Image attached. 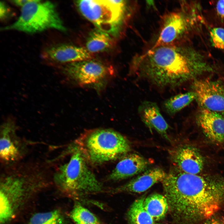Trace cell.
<instances>
[{
  "label": "cell",
  "mask_w": 224,
  "mask_h": 224,
  "mask_svg": "<svg viewBox=\"0 0 224 224\" xmlns=\"http://www.w3.org/2000/svg\"><path fill=\"white\" fill-rule=\"evenodd\" d=\"M162 182L176 224H193L209 219L224 204V177L189 174L175 168Z\"/></svg>",
  "instance_id": "1"
},
{
  "label": "cell",
  "mask_w": 224,
  "mask_h": 224,
  "mask_svg": "<svg viewBox=\"0 0 224 224\" xmlns=\"http://www.w3.org/2000/svg\"><path fill=\"white\" fill-rule=\"evenodd\" d=\"M129 69L130 74L163 89L176 88L212 68L203 53L184 44L152 48L133 57Z\"/></svg>",
  "instance_id": "2"
},
{
  "label": "cell",
  "mask_w": 224,
  "mask_h": 224,
  "mask_svg": "<svg viewBox=\"0 0 224 224\" xmlns=\"http://www.w3.org/2000/svg\"><path fill=\"white\" fill-rule=\"evenodd\" d=\"M77 142L85 159L94 165L123 157L131 150L130 143L124 137L108 129L89 131Z\"/></svg>",
  "instance_id": "3"
},
{
  "label": "cell",
  "mask_w": 224,
  "mask_h": 224,
  "mask_svg": "<svg viewBox=\"0 0 224 224\" xmlns=\"http://www.w3.org/2000/svg\"><path fill=\"white\" fill-rule=\"evenodd\" d=\"M71 149L70 160L61 165L54 175L57 185L63 191L72 194L101 191V184L88 167L86 160L78 147L76 146Z\"/></svg>",
  "instance_id": "4"
},
{
  "label": "cell",
  "mask_w": 224,
  "mask_h": 224,
  "mask_svg": "<svg viewBox=\"0 0 224 224\" xmlns=\"http://www.w3.org/2000/svg\"><path fill=\"white\" fill-rule=\"evenodd\" d=\"M75 3L83 16L97 28L114 36L119 35L128 12L126 1L82 0Z\"/></svg>",
  "instance_id": "5"
},
{
  "label": "cell",
  "mask_w": 224,
  "mask_h": 224,
  "mask_svg": "<svg viewBox=\"0 0 224 224\" xmlns=\"http://www.w3.org/2000/svg\"><path fill=\"white\" fill-rule=\"evenodd\" d=\"M51 29L66 31L56 5L49 1L32 0L21 7L16 21L1 30L33 34Z\"/></svg>",
  "instance_id": "6"
},
{
  "label": "cell",
  "mask_w": 224,
  "mask_h": 224,
  "mask_svg": "<svg viewBox=\"0 0 224 224\" xmlns=\"http://www.w3.org/2000/svg\"><path fill=\"white\" fill-rule=\"evenodd\" d=\"M0 183V222L4 224L15 214L29 189L37 185L34 174L24 170H15L3 175Z\"/></svg>",
  "instance_id": "7"
},
{
  "label": "cell",
  "mask_w": 224,
  "mask_h": 224,
  "mask_svg": "<svg viewBox=\"0 0 224 224\" xmlns=\"http://www.w3.org/2000/svg\"><path fill=\"white\" fill-rule=\"evenodd\" d=\"M182 2L180 8L167 13L163 17L158 36L152 48L184 44L194 28L197 18L194 7Z\"/></svg>",
  "instance_id": "8"
},
{
  "label": "cell",
  "mask_w": 224,
  "mask_h": 224,
  "mask_svg": "<svg viewBox=\"0 0 224 224\" xmlns=\"http://www.w3.org/2000/svg\"><path fill=\"white\" fill-rule=\"evenodd\" d=\"M62 72L82 86H100L113 75L111 67L92 58L63 64Z\"/></svg>",
  "instance_id": "9"
},
{
  "label": "cell",
  "mask_w": 224,
  "mask_h": 224,
  "mask_svg": "<svg viewBox=\"0 0 224 224\" xmlns=\"http://www.w3.org/2000/svg\"><path fill=\"white\" fill-rule=\"evenodd\" d=\"M193 92L202 109L218 113L224 112V85L208 79L195 80Z\"/></svg>",
  "instance_id": "10"
},
{
  "label": "cell",
  "mask_w": 224,
  "mask_h": 224,
  "mask_svg": "<svg viewBox=\"0 0 224 224\" xmlns=\"http://www.w3.org/2000/svg\"><path fill=\"white\" fill-rule=\"evenodd\" d=\"M16 127L15 122L11 119L4 122L1 127L0 157L5 164L17 162L25 153L26 147L16 135Z\"/></svg>",
  "instance_id": "11"
},
{
  "label": "cell",
  "mask_w": 224,
  "mask_h": 224,
  "mask_svg": "<svg viewBox=\"0 0 224 224\" xmlns=\"http://www.w3.org/2000/svg\"><path fill=\"white\" fill-rule=\"evenodd\" d=\"M170 157L175 169L184 173L197 175L204 168L203 156L196 148L191 146L176 147L170 152Z\"/></svg>",
  "instance_id": "12"
},
{
  "label": "cell",
  "mask_w": 224,
  "mask_h": 224,
  "mask_svg": "<svg viewBox=\"0 0 224 224\" xmlns=\"http://www.w3.org/2000/svg\"><path fill=\"white\" fill-rule=\"evenodd\" d=\"M42 57L46 60L57 65L92 58L91 54L86 48L65 44L49 46L44 50Z\"/></svg>",
  "instance_id": "13"
},
{
  "label": "cell",
  "mask_w": 224,
  "mask_h": 224,
  "mask_svg": "<svg viewBox=\"0 0 224 224\" xmlns=\"http://www.w3.org/2000/svg\"><path fill=\"white\" fill-rule=\"evenodd\" d=\"M197 121L203 133L217 144L224 142V117L220 113L202 109Z\"/></svg>",
  "instance_id": "14"
},
{
  "label": "cell",
  "mask_w": 224,
  "mask_h": 224,
  "mask_svg": "<svg viewBox=\"0 0 224 224\" xmlns=\"http://www.w3.org/2000/svg\"><path fill=\"white\" fill-rule=\"evenodd\" d=\"M149 162L137 153L126 155L118 163L109 176L108 179L120 180L138 174L146 170L149 165Z\"/></svg>",
  "instance_id": "15"
},
{
  "label": "cell",
  "mask_w": 224,
  "mask_h": 224,
  "mask_svg": "<svg viewBox=\"0 0 224 224\" xmlns=\"http://www.w3.org/2000/svg\"><path fill=\"white\" fill-rule=\"evenodd\" d=\"M167 174L159 167H154L145 170L141 174L125 184L116 188L114 192L141 193L146 191L153 185L162 182Z\"/></svg>",
  "instance_id": "16"
},
{
  "label": "cell",
  "mask_w": 224,
  "mask_h": 224,
  "mask_svg": "<svg viewBox=\"0 0 224 224\" xmlns=\"http://www.w3.org/2000/svg\"><path fill=\"white\" fill-rule=\"evenodd\" d=\"M138 113L142 121L147 127L150 129H154L164 138L170 140L167 134L169 126L156 103L144 101L139 105Z\"/></svg>",
  "instance_id": "17"
},
{
  "label": "cell",
  "mask_w": 224,
  "mask_h": 224,
  "mask_svg": "<svg viewBox=\"0 0 224 224\" xmlns=\"http://www.w3.org/2000/svg\"><path fill=\"white\" fill-rule=\"evenodd\" d=\"M112 42L110 34L95 28L89 34L86 43V49L91 54L103 52L110 49Z\"/></svg>",
  "instance_id": "18"
},
{
  "label": "cell",
  "mask_w": 224,
  "mask_h": 224,
  "mask_svg": "<svg viewBox=\"0 0 224 224\" xmlns=\"http://www.w3.org/2000/svg\"><path fill=\"white\" fill-rule=\"evenodd\" d=\"M145 209L154 221L163 218L169 210L167 199L164 195L156 193L145 199Z\"/></svg>",
  "instance_id": "19"
},
{
  "label": "cell",
  "mask_w": 224,
  "mask_h": 224,
  "mask_svg": "<svg viewBox=\"0 0 224 224\" xmlns=\"http://www.w3.org/2000/svg\"><path fill=\"white\" fill-rule=\"evenodd\" d=\"M195 99V95L193 91L180 94L166 100L163 103V107L168 114L172 116L189 105Z\"/></svg>",
  "instance_id": "20"
},
{
  "label": "cell",
  "mask_w": 224,
  "mask_h": 224,
  "mask_svg": "<svg viewBox=\"0 0 224 224\" xmlns=\"http://www.w3.org/2000/svg\"><path fill=\"white\" fill-rule=\"evenodd\" d=\"M145 198L141 197L133 203L128 211L127 216L130 224H153L154 220L145 209Z\"/></svg>",
  "instance_id": "21"
},
{
  "label": "cell",
  "mask_w": 224,
  "mask_h": 224,
  "mask_svg": "<svg viewBox=\"0 0 224 224\" xmlns=\"http://www.w3.org/2000/svg\"><path fill=\"white\" fill-rule=\"evenodd\" d=\"M70 217L76 224H102L92 212L79 204L74 207Z\"/></svg>",
  "instance_id": "22"
},
{
  "label": "cell",
  "mask_w": 224,
  "mask_h": 224,
  "mask_svg": "<svg viewBox=\"0 0 224 224\" xmlns=\"http://www.w3.org/2000/svg\"><path fill=\"white\" fill-rule=\"evenodd\" d=\"M28 224H65L64 217L58 210L39 212L31 217Z\"/></svg>",
  "instance_id": "23"
},
{
  "label": "cell",
  "mask_w": 224,
  "mask_h": 224,
  "mask_svg": "<svg viewBox=\"0 0 224 224\" xmlns=\"http://www.w3.org/2000/svg\"><path fill=\"white\" fill-rule=\"evenodd\" d=\"M209 40L213 47L224 51V28L215 27L209 31Z\"/></svg>",
  "instance_id": "24"
},
{
  "label": "cell",
  "mask_w": 224,
  "mask_h": 224,
  "mask_svg": "<svg viewBox=\"0 0 224 224\" xmlns=\"http://www.w3.org/2000/svg\"><path fill=\"white\" fill-rule=\"evenodd\" d=\"M215 9L219 19L224 23V0L217 1L215 4Z\"/></svg>",
  "instance_id": "25"
},
{
  "label": "cell",
  "mask_w": 224,
  "mask_h": 224,
  "mask_svg": "<svg viewBox=\"0 0 224 224\" xmlns=\"http://www.w3.org/2000/svg\"><path fill=\"white\" fill-rule=\"evenodd\" d=\"M10 10L7 5L3 2L0 3V17L1 20L5 19L10 13Z\"/></svg>",
  "instance_id": "26"
},
{
  "label": "cell",
  "mask_w": 224,
  "mask_h": 224,
  "mask_svg": "<svg viewBox=\"0 0 224 224\" xmlns=\"http://www.w3.org/2000/svg\"><path fill=\"white\" fill-rule=\"evenodd\" d=\"M32 0H12L10 1L15 5L21 7H23L28 2H31Z\"/></svg>",
  "instance_id": "27"
},
{
  "label": "cell",
  "mask_w": 224,
  "mask_h": 224,
  "mask_svg": "<svg viewBox=\"0 0 224 224\" xmlns=\"http://www.w3.org/2000/svg\"><path fill=\"white\" fill-rule=\"evenodd\" d=\"M205 224H224V219H213L209 220Z\"/></svg>",
  "instance_id": "28"
},
{
  "label": "cell",
  "mask_w": 224,
  "mask_h": 224,
  "mask_svg": "<svg viewBox=\"0 0 224 224\" xmlns=\"http://www.w3.org/2000/svg\"></svg>",
  "instance_id": "29"
}]
</instances>
